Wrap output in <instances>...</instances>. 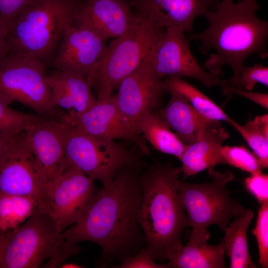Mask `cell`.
Here are the masks:
<instances>
[{"label":"cell","instance_id":"cell-10","mask_svg":"<svg viewBox=\"0 0 268 268\" xmlns=\"http://www.w3.org/2000/svg\"><path fill=\"white\" fill-rule=\"evenodd\" d=\"M0 193L30 197L50 212L52 193L28 142L25 130L0 155Z\"/></svg>","mask_w":268,"mask_h":268},{"label":"cell","instance_id":"cell-15","mask_svg":"<svg viewBox=\"0 0 268 268\" xmlns=\"http://www.w3.org/2000/svg\"><path fill=\"white\" fill-rule=\"evenodd\" d=\"M70 125L74 130L92 136L132 142L141 153L150 154L145 140L121 114L114 95L97 99L94 105Z\"/></svg>","mask_w":268,"mask_h":268},{"label":"cell","instance_id":"cell-20","mask_svg":"<svg viewBox=\"0 0 268 268\" xmlns=\"http://www.w3.org/2000/svg\"><path fill=\"white\" fill-rule=\"evenodd\" d=\"M46 80L52 91V107L66 110L70 124L96 101L92 88L80 75L56 70L47 74Z\"/></svg>","mask_w":268,"mask_h":268},{"label":"cell","instance_id":"cell-4","mask_svg":"<svg viewBox=\"0 0 268 268\" xmlns=\"http://www.w3.org/2000/svg\"><path fill=\"white\" fill-rule=\"evenodd\" d=\"M82 0H31L6 35L8 54L33 55L52 63Z\"/></svg>","mask_w":268,"mask_h":268},{"label":"cell","instance_id":"cell-3","mask_svg":"<svg viewBox=\"0 0 268 268\" xmlns=\"http://www.w3.org/2000/svg\"><path fill=\"white\" fill-rule=\"evenodd\" d=\"M181 167L157 162L139 175L141 199L139 223L144 248L155 261L165 262L182 246L190 226L178 191Z\"/></svg>","mask_w":268,"mask_h":268},{"label":"cell","instance_id":"cell-36","mask_svg":"<svg viewBox=\"0 0 268 268\" xmlns=\"http://www.w3.org/2000/svg\"><path fill=\"white\" fill-rule=\"evenodd\" d=\"M8 54L6 35L0 27V64Z\"/></svg>","mask_w":268,"mask_h":268},{"label":"cell","instance_id":"cell-6","mask_svg":"<svg viewBox=\"0 0 268 268\" xmlns=\"http://www.w3.org/2000/svg\"><path fill=\"white\" fill-rule=\"evenodd\" d=\"M207 170L211 181L203 183H191L180 180L178 191L184 207L192 227L190 239H210L207 228L211 225L219 226L223 232L232 218H236L247 208L231 197L227 185L235 176L227 170L223 172L214 168Z\"/></svg>","mask_w":268,"mask_h":268},{"label":"cell","instance_id":"cell-14","mask_svg":"<svg viewBox=\"0 0 268 268\" xmlns=\"http://www.w3.org/2000/svg\"><path fill=\"white\" fill-rule=\"evenodd\" d=\"M94 182L75 167H66L56 181L49 213L61 232L81 218L96 191Z\"/></svg>","mask_w":268,"mask_h":268},{"label":"cell","instance_id":"cell-19","mask_svg":"<svg viewBox=\"0 0 268 268\" xmlns=\"http://www.w3.org/2000/svg\"><path fill=\"white\" fill-rule=\"evenodd\" d=\"M229 132L221 122L213 121L206 126L192 144L186 145L179 159L184 180L218 165L226 164L222 149Z\"/></svg>","mask_w":268,"mask_h":268},{"label":"cell","instance_id":"cell-9","mask_svg":"<svg viewBox=\"0 0 268 268\" xmlns=\"http://www.w3.org/2000/svg\"><path fill=\"white\" fill-rule=\"evenodd\" d=\"M45 64L33 55L8 54L0 64V94L41 116L64 114L52 106L53 94L47 82Z\"/></svg>","mask_w":268,"mask_h":268},{"label":"cell","instance_id":"cell-39","mask_svg":"<svg viewBox=\"0 0 268 268\" xmlns=\"http://www.w3.org/2000/svg\"><path fill=\"white\" fill-rule=\"evenodd\" d=\"M60 268H79L83 267L72 263L63 264L61 265Z\"/></svg>","mask_w":268,"mask_h":268},{"label":"cell","instance_id":"cell-18","mask_svg":"<svg viewBox=\"0 0 268 268\" xmlns=\"http://www.w3.org/2000/svg\"><path fill=\"white\" fill-rule=\"evenodd\" d=\"M214 0H129L138 16L157 27H179L192 34L196 17L204 16L215 4Z\"/></svg>","mask_w":268,"mask_h":268},{"label":"cell","instance_id":"cell-40","mask_svg":"<svg viewBox=\"0 0 268 268\" xmlns=\"http://www.w3.org/2000/svg\"><path fill=\"white\" fill-rule=\"evenodd\" d=\"M116 0V1H126V0Z\"/></svg>","mask_w":268,"mask_h":268},{"label":"cell","instance_id":"cell-13","mask_svg":"<svg viewBox=\"0 0 268 268\" xmlns=\"http://www.w3.org/2000/svg\"><path fill=\"white\" fill-rule=\"evenodd\" d=\"M152 50L141 65L121 81L114 95L121 114L135 130L138 118L158 109L164 96L170 93L153 68Z\"/></svg>","mask_w":268,"mask_h":268},{"label":"cell","instance_id":"cell-12","mask_svg":"<svg viewBox=\"0 0 268 268\" xmlns=\"http://www.w3.org/2000/svg\"><path fill=\"white\" fill-rule=\"evenodd\" d=\"M190 41L180 27L167 28L152 50L154 71L162 79L189 77L207 88L219 86L220 76L207 71L199 64L190 49Z\"/></svg>","mask_w":268,"mask_h":268},{"label":"cell","instance_id":"cell-27","mask_svg":"<svg viewBox=\"0 0 268 268\" xmlns=\"http://www.w3.org/2000/svg\"><path fill=\"white\" fill-rule=\"evenodd\" d=\"M228 124L241 135L258 157L264 168L268 167V114L257 116L242 125L232 119Z\"/></svg>","mask_w":268,"mask_h":268},{"label":"cell","instance_id":"cell-16","mask_svg":"<svg viewBox=\"0 0 268 268\" xmlns=\"http://www.w3.org/2000/svg\"><path fill=\"white\" fill-rule=\"evenodd\" d=\"M106 40L90 30L70 25L64 32L52 65L56 70L86 79L107 47Z\"/></svg>","mask_w":268,"mask_h":268},{"label":"cell","instance_id":"cell-22","mask_svg":"<svg viewBox=\"0 0 268 268\" xmlns=\"http://www.w3.org/2000/svg\"><path fill=\"white\" fill-rule=\"evenodd\" d=\"M223 240L211 245L207 240L190 239L185 246L168 257L167 268H225Z\"/></svg>","mask_w":268,"mask_h":268},{"label":"cell","instance_id":"cell-37","mask_svg":"<svg viewBox=\"0 0 268 268\" xmlns=\"http://www.w3.org/2000/svg\"><path fill=\"white\" fill-rule=\"evenodd\" d=\"M8 239V232H4L0 230V268Z\"/></svg>","mask_w":268,"mask_h":268},{"label":"cell","instance_id":"cell-23","mask_svg":"<svg viewBox=\"0 0 268 268\" xmlns=\"http://www.w3.org/2000/svg\"><path fill=\"white\" fill-rule=\"evenodd\" d=\"M136 131L155 150L179 159L186 146L156 113H147L135 124Z\"/></svg>","mask_w":268,"mask_h":268},{"label":"cell","instance_id":"cell-1","mask_svg":"<svg viewBox=\"0 0 268 268\" xmlns=\"http://www.w3.org/2000/svg\"><path fill=\"white\" fill-rule=\"evenodd\" d=\"M138 171L121 170L110 185L96 190L81 218L62 232L69 244L86 241L99 245L101 267L120 263L144 246L138 219L141 191Z\"/></svg>","mask_w":268,"mask_h":268},{"label":"cell","instance_id":"cell-35","mask_svg":"<svg viewBox=\"0 0 268 268\" xmlns=\"http://www.w3.org/2000/svg\"><path fill=\"white\" fill-rule=\"evenodd\" d=\"M219 86L224 95H237L244 97L268 110V94L254 92L229 84L226 80H221Z\"/></svg>","mask_w":268,"mask_h":268},{"label":"cell","instance_id":"cell-5","mask_svg":"<svg viewBox=\"0 0 268 268\" xmlns=\"http://www.w3.org/2000/svg\"><path fill=\"white\" fill-rule=\"evenodd\" d=\"M164 31L138 16L128 34L115 38L107 46L86 79L96 90L97 99L113 95L121 81L141 65Z\"/></svg>","mask_w":268,"mask_h":268},{"label":"cell","instance_id":"cell-38","mask_svg":"<svg viewBox=\"0 0 268 268\" xmlns=\"http://www.w3.org/2000/svg\"><path fill=\"white\" fill-rule=\"evenodd\" d=\"M14 137L10 138H0V155L5 149L9 142L12 140Z\"/></svg>","mask_w":268,"mask_h":268},{"label":"cell","instance_id":"cell-41","mask_svg":"<svg viewBox=\"0 0 268 268\" xmlns=\"http://www.w3.org/2000/svg\"><path fill=\"white\" fill-rule=\"evenodd\" d=\"M220 0H214V1H215V2H217V1H220Z\"/></svg>","mask_w":268,"mask_h":268},{"label":"cell","instance_id":"cell-33","mask_svg":"<svg viewBox=\"0 0 268 268\" xmlns=\"http://www.w3.org/2000/svg\"><path fill=\"white\" fill-rule=\"evenodd\" d=\"M247 191L260 204L268 201V175L260 172L251 174L244 181Z\"/></svg>","mask_w":268,"mask_h":268},{"label":"cell","instance_id":"cell-28","mask_svg":"<svg viewBox=\"0 0 268 268\" xmlns=\"http://www.w3.org/2000/svg\"><path fill=\"white\" fill-rule=\"evenodd\" d=\"M10 104L0 94V138L15 136L37 116L15 110L9 107Z\"/></svg>","mask_w":268,"mask_h":268},{"label":"cell","instance_id":"cell-29","mask_svg":"<svg viewBox=\"0 0 268 268\" xmlns=\"http://www.w3.org/2000/svg\"><path fill=\"white\" fill-rule=\"evenodd\" d=\"M222 153L227 165L250 174L262 172L263 169L257 155L243 145L223 146Z\"/></svg>","mask_w":268,"mask_h":268},{"label":"cell","instance_id":"cell-26","mask_svg":"<svg viewBox=\"0 0 268 268\" xmlns=\"http://www.w3.org/2000/svg\"><path fill=\"white\" fill-rule=\"evenodd\" d=\"M37 208L38 202L32 197L0 193V230L7 232L17 228Z\"/></svg>","mask_w":268,"mask_h":268},{"label":"cell","instance_id":"cell-34","mask_svg":"<svg viewBox=\"0 0 268 268\" xmlns=\"http://www.w3.org/2000/svg\"><path fill=\"white\" fill-rule=\"evenodd\" d=\"M118 268H167L165 264H158L144 248L136 253L125 258L120 264L115 267Z\"/></svg>","mask_w":268,"mask_h":268},{"label":"cell","instance_id":"cell-11","mask_svg":"<svg viewBox=\"0 0 268 268\" xmlns=\"http://www.w3.org/2000/svg\"><path fill=\"white\" fill-rule=\"evenodd\" d=\"M70 128L66 115H38L25 130L29 146L52 195L56 181L65 169V144Z\"/></svg>","mask_w":268,"mask_h":268},{"label":"cell","instance_id":"cell-8","mask_svg":"<svg viewBox=\"0 0 268 268\" xmlns=\"http://www.w3.org/2000/svg\"><path fill=\"white\" fill-rule=\"evenodd\" d=\"M66 244L50 213L37 208L17 228L8 232L0 268H38L56 257Z\"/></svg>","mask_w":268,"mask_h":268},{"label":"cell","instance_id":"cell-32","mask_svg":"<svg viewBox=\"0 0 268 268\" xmlns=\"http://www.w3.org/2000/svg\"><path fill=\"white\" fill-rule=\"evenodd\" d=\"M31 0H0V27L6 35L21 11Z\"/></svg>","mask_w":268,"mask_h":268},{"label":"cell","instance_id":"cell-2","mask_svg":"<svg viewBox=\"0 0 268 268\" xmlns=\"http://www.w3.org/2000/svg\"><path fill=\"white\" fill-rule=\"evenodd\" d=\"M215 10H209L204 16L208 25L203 31L192 34L189 39L200 43V50L209 55L202 67L220 77L224 65L232 69L227 83L237 86L245 60L257 54L262 59L268 57V22L259 18L256 12L260 8L257 0H221L215 4Z\"/></svg>","mask_w":268,"mask_h":268},{"label":"cell","instance_id":"cell-21","mask_svg":"<svg viewBox=\"0 0 268 268\" xmlns=\"http://www.w3.org/2000/svg\"><path fill=\"white\" fill-rule=\"evenodd\" d=\"M170 94L167 104L155 111L184 144L190 145L213 121L201 116L180 94L174 92Z\"/></svg>","mask_w":268,"mask_h":268},{"label":"cell","instance_id":"cell-24","mask_svg":"<svg viewBox=\"0 0 268 268\" xmlns=\"http://www.w3.org/2000/svg\"><path fill=\"white\" fill-rule=\"evenodd\" d=\"M254 213L250 209L228 223L223 232L225 253L229 259L230 268H257L250 255L247 231Z\"/></svg>","mask_w":268,"mask_h":268},{"label":"cell","instance_id":"cell-17","mask_svg":"<svg viewBox=\"0 0 268 268\" xmlns=\"http://www.w3.org/2000/svg\"><path fill=\"white\" fill-rule=\"evenodd\" d=\"M138 19L126 1L82 0L72 25L90 30L107 39L126 35Z\"/></svg>","mask_w":268,"mask_h":268},{"label":"cell","instance_id":"cell-7","mask_svg":"<svg viewBox=\"0 0 268 268\" xmlns=\"http://www.w3.org/2000/svg\"><path fill=\"white\" fill-rule=\"evenodd\" d=\"M66 167H75L103 187L123 169L139 170L143 162L134 150L115 140L92 136L71 126L65 144Z\"/></svg>","mask_w":268,"mask_h":268},{"label":"cell","instance_id":"cell-30","mask_svg":"<svg viewBox=\"0 0 268 268\" xmlns=\"http://www.w3.org/2000/svg\"><path fill=\"white\" fill-rule=\"evenodd\" d=\"M256 237L259 250V264L268 268V201L261 204L256 224L252 230Z\"/></svg>","mask_w":268,"mask_h":268},{"label":"cell","instance_id":"cell-25","mask_svg":"<svg viewBox=\"0 0 268 268\" xmlns=\"http://www.w3.org/2000/svg\"><path fill=\"white\" fill-rule=\"evenodd\" d=\"M163 80L169 92H174L183 96L198 113L206 119L213 121H225L227 123L232 119L210 98L182 78L167 76Z\"/></svg>","mask_w":268,"mask_h":268},{"label":"cell","instance_id":"cell-31","mask_svg":"<svg viewBox=\"0 0 268 268\" xmlns=\"http://www.w3.org/2000/svg\"><path fill=\"white\" fill-rule=\"evenodd\" d=\"M257 83L268 86V67L262 64L243 67L236 87L252 91Z\"/></svg>","mask_w":268,"mask_h":268}]
</instances>
